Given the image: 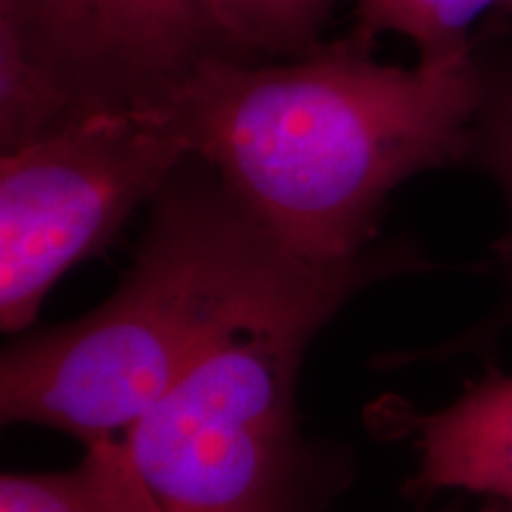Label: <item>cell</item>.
<instances>
[{
    "label": "cell",
    "mask_w": 512,
    "mask_h": 512,
    "mask_svg": "<svg viewBox=\"0 0 512 512\" xmlns=\"http://www.w3.org/2000/svg\"><path fill=\"white\" fill-rule=\"evenodd\" d=\"M482 93L475 48L399 67L349 36L287 62L214 57L169 107L278 245L347 266L377 249L401 183L472 157Z\"/></svg>",
    "instance_id": "cell-2"
},
{
    "label": "cell",
    "mask_w": 512,
    "mask_h": 512,
    "mask_svg": "<svg viewBox=\"0 0 512 512\" xmlns=\"http://www.w3.org/2000/svg\"><path fill=\"white\" fill-rule=\"evenodd\" d=\"M0 22L83 114L162 110L204 62L238 57L219 0H0Z\"/></svg>",
    "instance_id": "cell-5"
},
{
    "label": "cell",
    "mask_w": 512,
    "mask_h": 512,
    "mask_svg": "<svg viewBox=\"0 0 512 512\" xmlns=\"http://www.w3.org/2000/svg\"><path fill=\"white\" fill-rule=\"evenodd\" d=\"M484 93L475 121L472 157L501 188L510 211L503 256L512 278V55L484 60Z\"/></svg>",
    "instance_id": "cell-11"
},
{
    "label": "cell",
    "mask_w": 512,
    "mask_h": 512,
    "mask_svg": "<svg viewBox=\"0 0 512 512\" xmlns=\"http://www.w3.org/2000/svg\"><path fill=\"white\" fill-rule=\"evenodd\" d=\"M145 233L98 309L12 342L0 361L5 425L83 446L121 439L204 358L254 332L316 335L358 290L406 268L380 249L316 266L278 245L221 176L190 157L147 204Z\"/></svg>",
    "instance_id": "cell-1"
},
{
    "label": "cell",
    "mask_w": 512,
    "mask_h": 512,
    "mask_svg": "<svg viewBox=\"0 0 512 512\" xmlns=\"http://www.w3.org/2000/svg\"><path fill=\"white\" fill-rule=\"evenodd\" d=\"M496 5L508 0H356V29L351 38L373 46L382 34L411 41L420 60H437L475 48L470 34Z\"/></svg>",
    "instance_id": "cell-9"
},
{
    "label": "cell",
    "mask_w": 512,
    "mask_h": 512,
    "mask_svg": "<svg viewBox=\"0 0 512 512\" xmlns=\"http://www.w3.org/2000/svg\"><path fill=\"white\" fill-rule=\"evenodd\" d=\"M64 472H5L0 512H159L128 458L124 441L83 446Z\"/></svg>",
    "instance_id": "cell-7"
},
{
    "label": "cell",
    "mask_w": 512,
    "mask_h": 512,
    "mask_svg": "<svg viewBox=\"0 0 512 512\" xmlns=\"http://www.w3.org/2000/svg\"><path fill=\"white\" fill-rule=\"evenodd\" d=\"M508 8H510V10H512V0H508Z\"/></svg>",
    "instance_id": "cell-12"
},
{
    "label": "cell",
    "mask_w": 512,
    "mask_h": 512,
    "mask_svg": "<svg viewBox=\"0 0 512 512\" xmlns=\"http://www.w3.org/2000/svg\"><path fill=\"white\" fill-rule=\"evenodd\" d=\"M311 339H235L128 427L121 441L159 512H299L316 479L294 406Z\"/></svg>",
    "instance_id": "cell-3"
},
{
    "label": "cell",
    "mask_w": 512,
    "mask_h": 512,
    "mask_svg": "<svg viewBox=\"0 0 512 512\" xmlns=\"http://www.w3.org/2000/svg\"><path fill=\"white\" fill-rule=\"evenodd\" d=\"M88 114L10 24L0 22V155L43 140Z\"/></svg>",
    "instance_id": "cell-8"
},
{
    "label": "cell",
    "mask_w": 512,
    "mask_h": 512,
    "mask_svg": "<svg viewBox=\"0 0 512 512\" xmlns=\"http://www.w3.org/2000/svg\"><path fill=\"white\" fill-rule=\"evenodd\" d=\"M192 157L171 107L95 112L0 155V325L22 332Z\"/></svg>",
    "instance_id": "cell-4"
},
{
    "label": "cell",
    "mask_w": 512,
    "mask_h": 512,
    "mask_svg": "<svg viewBox=\"0 0 512 512\" xmlns=\"http://www.w3.org/2000/svg\"><path fill=\"white\" fill-rule=\"evenodd\" d=\"M387 422L418 453L413 494L467 491L512 512V373L494 370L427 415L392 408Z\"/></svg>",
    "instance_id": "cell-6"
},
{
    "label": "cell",
    "mask_w": 512,
    "mask_h": 512,
    "mask_svg": "<svg viewBox=\"0 0 512 512\" xmlns=\"http://www.w3.org/2000/svg\"><path fill=\"white\" fill-rule=\"evenodd\" d=\"M335 0H219L233 53L297 57L316 48V36Z\"/></svg>",
    "instance_id": "cell-10"
}]
</instances>
